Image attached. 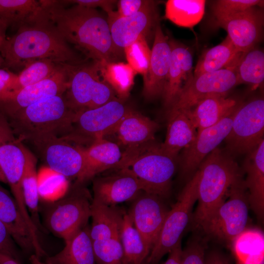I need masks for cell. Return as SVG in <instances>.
Here are the masks:
<instances>
[{
    "label": "cell",
    "mask_w": 264,
    "mask_h": 264,
    "mask_svg": "<svg viewBox=\"0 0 264 264\" xmlns=\"http://www.w3.org/2000/svg\"><path fill=\"white\" fill-rule=\"evenodd\" d=\"M0 253L21 261L16 243L5 225L0 220Z\"/></svg>",
    "instance_id": "obj_46"
},
{
    "label": "cell",
    "mask_w": 264,
    "mask_h": 264,
    "mask_svg": "<svg viewBox=\"0 0 264 264\" xmlns=\"http://www.w3.org/2000/svg\"><path fill=\"white\" fill-rule=\"evenodd\" d=\"M205 2L204 0H168L165 17L179 26L192 28L203 18Z\"/></svg>",
    "instance_id": "obj_34"
},
{
    "label": "cell",
    "mask_w": 264,
    "mask_h": 264,
    "mask_svg": "<svg viewBox=\"0 0 264 264\" xmlns=\"http://www.w3.org/2000/svg\"><path fill=\"white\" fill-rule=\"evenodd\" d=\"M64 66L47 60L33 62L26 65L17 76L12 85L11 92L34 84L54 74Z\"/></svg>",
    "instance_id": "obj_40"
},
{
    "label": "cell",
    "mask_w": 264,
    "mask_h": 264,
    "mask_svg": "<svg viewBox=\"0 0 264 264\" xmlns=\"http://www.w3.org/2000/svg\"><path fill=\"white\" fill-rule=\"evenodd\" d=\"M0 53L3 66L7 69L23 68L41 60L62 66H78L84 62L47 20L44 11L38 19L20 27L6 39Z\"/></svg>",
    "instance_id": "obj_2"
},
{
    "label": "cell",
    "mask_w": 264,
    "mask_h": 264,
    "mask_svg": "<svg viewBox=\"0 0 264 264\" xmlns=\"http://www.w3.org/2000/svg\"><path fill=\"white\" fill-rule=\"evenodd\" d=\"M4 60L0 53V67L3 65Z\"/></svg>",
    "instance_id": "obj_55"
},
{
    "label": "cell",
    "mask_w": 264,
    "mask_h": 264,
    "mask_svg": "<svg viewBox=\"0 0 264 264\" xmlns=\"http://www.w3.org/2000/svg\"><path fill=\"white\" fill-rule=\"evenodd\" d=\"M0 181H2L3 182H6V179L2 173V171L0 168Z\"/></svg>",
    "instance_id": "obj_54"
},
{
    "label": "cell",
    "mask_w": 264,
    "mask_h": 264,
    "mask_svg": "<svg viewBox=\"0 0 264 264\" xmlns=\"http://www.w3.org/2000/svg\"></svg>",
    "instance_id": "obj_57"
},
{
    "label": "cell",
    "mask_w": 264,
    "mask_h": 264,
    "mask_svg": "<svg viewBox=\"0 0 264 264\" xmlns=\"http://www.w3.org/2000/svg\"><path fill=\"white\" fill-rule=\"evenodd\" d=\"M197 134L188 111L171 108L168 110L167 132L161 148L169 155L176 158L179 151L187 147Z\"/></svg>",
    "instance_id": "obj_26"
},
{
    "label": "cell",
    "mask_w": 264,
    "mask_h": 264,
    "mask_svg": "<svg viewBox=\"0 0 264 264\" xmlns=\"http://www.w3.org/2000/svg\"><path fill=\"white\" fill-rule=\"evenodd\" d=\"M238 106L236 100L226 95H213L203 99L187 111L198 132L215 125Z\"/></svg>",
    "instance_id": "obj_28"
},
{
    "label": "cell",
    "mask_w": 264,
    "mask_h": 264,
    "mask_svg": "<svg viewBox=\"0 0 264 264\" xmlns=\"http://www.w3.org/2000/svg\"><path fill=\"white\" fill-rule=\"evenodd\" d=\"M155 4L147 0H120L117 2V14L121 17L132 16Z\"/></svg>",
    "instance_id": "obj_45"
},
{
    "label": "cell",
    "mask_w": 264,
    "mask_h": 264,
    "mask_svg": "<svg viewBox=\"0 0 264 264\" xmlns=\"http://www.w3.org/2000/svg\"><path fill=\"white\" fill-rule=\"evenodd\" d=\"M246 155L243 166L246 178L244 181L249 205L257 218L262 220L264 215V140Z\"/></svg>",
    "instance_id": "obj_25"
},
{
    "label": "cell",
    "mask_w": 264,
    "mask_h": 264,
    "mask_svg": "<svg viewBox=\"0 0 264 264\" xmlns=\"http://www.w3.org/2000/svg\"><path fill=\"white\" fill-rule=\"evenodd\" d=\"M231 243L238 261L247 264H259L264 261V237L261 231L246 229Z\"/></svg>",
    "instance_id": "obj_33"
},
{
    "label": "cell",
    "mask_w": 264,
    "mask_h": 264,
    "mask_svg": "<svg viewBox=\"0 0 264 264\" xmlns=\"http://www.w3.org/2000/svg\"><path fill=\"white\" fill-rule=\"evenodd\" d=\"M117 171L115 174L94 180L93 201L108 206H115L132 200L144 191L142 185L134 176L124 170Z\"/></svg>",
    "instance_id": "obj_21"
},
{
    "label": "cell",
    "mask_w": 264,
    "mask_h": 264,
    "mask_svg": "<svg viewBox=\"0 0 264 264\" xmlns=\"http://www.w3.org/2000/svg\"><path fill=\"white\" fill-rule=\"evenodd\" d=\"M75 113L62 95L43 99L7 118L18 138L35 145L53 138H66Z\"/></svg>",
    "instance_id": "obj_3"
},
{
    "label": "cell",
    "mask_w": 264,
    "mask_h": 264,
    "mask_svg": "<svg viewBox=\"0 0 264 264\" xmlns=\"http://www.w3.org/2000/svg\"><path fill=\"white\" fill-rule=\"evenodd\" d=\"M70 66H64L47 79L10 92L0 101V110L9 117L43 99L63 95L68 87Z\"/></svg>",
    "instance_id": "obj_12"
},
{
    "label": "cell",
    "mask_w": 264,
    "mask_h": 264,
    "mask_svg": "<svg viewBox=\"0 0 264 264\" xmlns=\"http://www.w3.org/2000/svg\"><path fill=\"white\" fill-rule=\"evenodd\" d=\"M0 220L16 244L25 251L34 254V242L30 230L14 197L0 184Z\"/></svg>",
    "instance_id": "obj_27"
},
{
    "label": "cell",
    "mask_w": 264,
    "mask_h": 264,
    "mask_svg": "<svg viewBox=\"0 0 264 264\" xmlns=\"http://www.w3.org/2000/svg\"><path fill=\"white\" fill-rule=\"evenodd\" d=\"M42 14L40 0H0V20L6 28H19L37 20Z\"/></svg>",
    "instance_id": "obj_32"
},
{
    "label": "cell",
    "mask_w": 264,
    "mask_h": 264,
    "mask_svg": "<svg viewBox=\"0 0 264 264\" xmlns=\"http://www.w3.org/2000/svg\"><path fill=\"white\" fill-rule=\"evenodd\" d=\"M182 252L180 241L168 253L169 256L163 264H181Z\"/></svg>",
    "instance_id": "obj_49"
},
{
    "label": "cell",
    "mask_w": 264,
    "mask_h": 264,
    "mask_svg": "<svg viewBox=\"0 0 264 264\" xmlns=\"http://www.w3.org/2000/svg\"><path fill=\"white\" fill-rule=\"evenodd\" d=\"M158 129L157 123L129 108L110 135H115L118 144L127 148L154 140Z\"/></svg>",
    "instance_id": "obj_24"
},
{
    "label": "cell",
    "mask_w": 264,
    "mask_h": 264,
    "mask_svg": "<svg viewBox=\"0 0 264 264\" xmlns=\"http://www.w3.org/2000/svg\"><path fill=\"white\" fill-rule=\"evenodd\" d=\"M29 261L31 264H46L45 263L42 262L41 261L40 258L34 254H33L30 256Z\"/></svg>",
    "instance_id": "obj_53"
},
{
    "label": "cell",
    "mask_w": 264,
    "mask_h": 264,
    "mask_svg": "<svg viewBox=\"0 0 264 264\" xmlns=\"http://www.w3.org/2000/svg\"><path fill=\"white\" fill-rule=\"evenodd\" d=\"M242 54L227 36L221 43L202 53L194 70V76L237 66Z\"/></svg>",
    "instance_id": "obj_31"
},
{
    "label": "cell",
    "mask_w": 264,
    "mask_h": 264,
    "mask_svg": "<svg viewBox=\"0 0 264 264\" xmlns=\"http://www.w3.org/2000/svg\"><path fill=\"white\" fill-rule=\"evenodd\" d=\"M17 76V74L7 69L0 68V101L10 92Z\"/></svg>",
    "instance_id": "obj_48"
},
{
    "label": "cell",
    "mask_w": 264,
    "mask_h": 264,
    "mask_svg": "<svg viewBox=\"0 0 264 264\" xmlns=\"http://www.w3.org/2000/svg\"><path fill=\"white\" fill-rule=\"evenodd\" d=\"M264 100L256 98L237 107L231 130L225 138L232 156L248 154L264 140Z\"/></svg>",
    "instance_id": "obj_10"
},
{
    "label": "cell",
    "mask_w": 264,
    "mask_h": 264,
    "mask_svg": "<svg viewBox=\"0 0 264 264\" xmlns=\"http://www.w3.org/2000/svg\"><path fill=\"white\" fill-rule=\"evenodd\" d=\"M76 184L69 194L51 202L45 214L48 229L65 241L87 225L92 199L88 191Z\"/></svg>",
    "instance_id": "obj_8"
},
{
    "label": "cell",
    "mask_w": 264,
    "mask_h": 264,
    "mask_svg": "<svg viewBox=\"0 0 264 264\" xmlns=\"http://www.w3.org/2000/svg\"><path fill=\"white\" fill-rule=\"evenodd\" d=\"M120 238L123 264H146L150 252L127 213L124 214Z\"/></svg>",
    "instance_id": "obj_36"
},
{
    "label": "cell",
    "mask_w": 264,
    "mask_h": 264,
    "mask_svg": "<svg viewBox=\"0 0 264 264\" xmlns=\"http://www.w3.org/2000/svg\"><path fill=\"white\" fill-rule=\"evenodd\" d=\"M171 59L169 72L162 94L164 105L168 110L178 95L194 78L193 56L184 45L169 40Z\"/></svg>",
    "instance_id": "obj_22"
},
{
    "label": "cell",
    "mask_w": 264,
    "mask_h": 264,
    "mask_svg": "<svg viewBox=\"0 0 264 264\" xmlns=\"http://www.w3.org/2000/svg\"><path fill=\"white\" fill-rule=\"evenodd\" d=\"M92 243L96 264H123L120 238L96 240Z\"/></svg>",
    "instance_id": "obj_41"
},
{
    "label": "cell",
    "mask_w": 264,
    "mask_h": 264,
    "mask_svg": "<svg viewBox=\"0 0 264 264\" xmlns=\"http://www.w3.org/2000/svg\"><path fill=\"white\" fill-rule=\"evenodd\" d=\"M111 39L120 52L134 43L141 36L145 37L159 22L155 4L132 16L121 17L116 11L107 13Z\"/></svg>",
    "instance_id": "obj_15"
},
{
    "label": "cell",
    "mask_w": 264,
    "mask_h": 264,
    "mask_svg": "<svg viewBox=\"0 0 264 264\" xmlns=\"http://www.w3.org/2000/svg\"><path fill=\"white\" fill-rule=\"evenodd\" d=\"M100 63L103 78L114 90L117 97L121 100L128 97L134 84L136 72L129 64Z\"/></svg>",
    "instance_id": "obj_37"
},
{
    "label": "cell",
    "mask_w": 264,
    "mask_h": 264,
    "mask_svg": "<svg viewBox=\"0 0 264 264\" xmlns=\"http://www.w3.org/2000/svg\"><path fill=\"white\" fill-rule=\"evenodd\" d=\"M227 197L200 228L215 239L232 242L246 229L248 221V193L242 177L231 187Z\"/></svg>",
    "instance_id": "obj_7"
},
{
    "label": "cell",
    "mask_w": 264,
    "mask_h": 264,
    "mask_svg": "<svg viewBox=\"0 0 264 264\" xmlns=\"http://www.w3.org/2000/svg\"><path fill=\"white\" fill-rule=\"evenodd\" d=\"M256 6L216 20L217 25L226 31L234 45L242 53L254 47L262 38L264 13Z\"/></svg>",
    "instance_id": "obj_17"
},
{
    "label": "cell",
    "mask_w": 264,
    "mask_h": 264,
    "mask_svg": "<svg viewBox=\"0 0 264 264\" xmlns=\"http://www.w3.org/2000/svg\"><path fill=\"white\" fill-rule=\"evenodd\" d=\"M64 4L72 3L88 8L100 7L107 13L113 11V8L116 2L112 0H61Z\"/></svg>",
    "instance_id": "obj_47"
},
{
    "label": "cell",
    "mask_w": 264,
    "mask_h": 264,
    "mask_svg": "<svg viewBox=\"0 0 264 264\" xmlns=\"http://www.w3.org/2000/svg\"><path fill=\"white\" fill-rule=\"evenodd\" d=\"M25 161L22 178L24 202L30 216L36 227H40L36 159L23 146Z\"/></svg>",
    "instance_id": "obj_35"
},
{
    "label": "cell",
    "mask_w": 264,
    "mask_h": 264,
    "mask_svg": "<svg viewBox=\"0 0 264 264\" xmlns=\"http://www.w3.org/2000/svg\"><path fill=\"white\" fill-rule=\"evenodd\" d=\"M205 264H231V263L223 254L214 251L205 257Z\"/></svg>",
    "instance_id": "obj_50"
},
{
    "label": "cell",
    "mask_w": 264,
    "mask_h": 264,
    "mask_svg": "<svg viewBox=\"0 0 264 264\" xmlns=\"http://www.w3.org/2000/svg\"><path fill=\"white\" fill-rule=\"evenodd\" d=\"M150 62L143 77V94L148 100L162 95L171 59V49L168 37L163 33L159 22L154 30Z\"/></svg>",
    "instance_id": "obj_20"
},
{
    "label": "cell",
    "mask_w": 264,
    "mask_h": 264,
    "mask_svg": "<svg viewBox=\"0 0 264 264\" xmlns=\"http://www.w3.org/2000/svg\"><path fill=\"white\" fill-rule=\"evenodd\" d=\"M197 172L198 204L193 216L201 227L225 200L231 187L242 177L233 157L219 147L204 158Z\"/></svg>",
    "instance_id": "obj_4"
},
{
    "label": "cell",
    "mask_w": 264,
    "mask_h": 264,
    "mask_svg": "<svg viewBox=\"0 0 264 264\" xmlns=\"http://www.w3.org/2000/svg\"><path fill=\"white\" fill-rule=\"evenodd\" d=\"M63 249L47 258L46 264H96L90 228L86 226L65 240Z\"/></svg>",
    "instance_id": "obj_29"
},
{
    "label": "cell",
    "mask_w": 264,
    "mask_h": 264,
    "mask_svg": "<svg viewBox=\"0 0 264 264\" xmlns=\"http://www.w3.org/2000/svg\"><path fill=\"white\" fill-rule=\"evenodd\" d=\"M124 170L140 182L144 191L162 198L169 194L176 169V158L167 154L154 140L126 148L114 168Z\"/></svg>",
    "instance_id": "obj_5"
},
{
    "label": "cell",
    "mask_w": 264,
    "mask_h": 264,
    "mask_svg": "<svg viewBox=\"0 0 264 264\" xmlns=\"http://www.w3.org/2000/svg\"><path fill=\"white\" fill-rule=\"evenodd\" d=\"M238 84H247L255 88L264 80V53L253 47L242 53L236 66Z\"/></svg>",
    "instance_id": "obj_38"
},
{
    "label": "cell",
    "mask_w": 264,
    "mask_h": 264,
    "mask_svg": "<svg viewBox=\"0 0 264 264\" xmlns=\"http://www.w3.org/2000/svg\"><path fill=\"white\" fill-rule=\"evenodd\" d=\"M6 28V27L0 20V49L6 39L5 37Z\"/></svg>",
    "instance_id": "obj_52"
},
{
    "label": "cell",
    "mask_w": 264,
    "mask_h": 264,
    "mask_svg": "<svg viewBox=\"0 0 264 264\" xmlns=\"http://www.w3.org/2000/svg\"><path fill=\"white\" fill-rule=\"evenodd\" d=\"M65 96L76 112L93 109L117 98L114 90L103 78L100 62L70 66L68 87Z\"/></svg>",
    "instance_id": "obj_6"
},
{
    "label": "cell",
    "mask_w": 264,
    "mask_h": 264,
    "mask_svg": "<svg viewBox=\"0 0 264 264\" xmlns=\"http://www.w3.org/2000/svg\"><path fill=\"white\" fill-rule=\"evenodd\" d=\"M85 164L76 184L82 185L97 174L114 169L122 156L119 145L113 142L101 138L94 139L92 144L84 148Z\"/></svg>",
    "instance_id": "obj_23"
},
{
    "label": "cell",
    "mask_w": 264,
    "mask_h": 264,
    "mask_svg": "<svg viewBox=\"0 0 264 264\" xmlns=\"http://www.w3.org/2000/svg\"><path fill=\"white\" fill-rule=\"evenodd\" d=\"M198 181L196 172L183 189L176 202L169 211L146 264H158L161 258L181 241L198 199Z\"/></svg>",
    "instance_id": "obj_9"
},
{
    "label": "cell",
    "mask_w": 264,
    "mask_h": 264,
    "mask_svg": "<svg viewBox=\"0 0 264 264\" xmlns=\"http://www.w3.org/2000/svg\"><path fill=\"white\" fill-rule=\"evenodd\" d=\"M128 64L136 72L144 77L150 62L151 50L146 37L141 36L134 43L124 49Z\"/></svg>",
    "instance_id": "obj_42"
},
{
    "label": "cell",
    "mask_w": 264,
    "mask_h": 264,
    "mask_svg": "<svg viewBox=\"0 0 264 264\" xmlns=\"http://www.w3.org/2000/svg\"><path fill=\"white\" fill-rule=\"evenodd\" d=\"M264 0H219L212 6L216 20L228 17L253 6H262Z\"/></svg>",
    "instance_id": "obj_43"
},
{
    "label": "cell",
    "mask_w": 264,
    "mask_h": 264,
    "mask_svg": "<svg viewBox=\"0 0 264 264\" xmlns=\"http://www.w3.org/2000/svg\"><path fill=\"white\" fill-rule=\"evenodd\" d=\"M44 13L68 43L94 61L115 63L121 52L113 43L107 18L95 8L75 4L66 7L61 0H40Z\"/></svg>",
    "instance_id": "obj_1"
},
{
    "label": "cell",
    "mask_w": 264,
    "mask_h": 264,
    "mask_svg": "<svg viewBox=\"0 0 264 264\" xmlns=\"http://www.w3.org/2000/svg\"><path fill=\"white\" fill-rule=\"evenodd\" d=\"M37 182L39 198L49 203L62 198L68 190L66 177L48 166L37 172Z\"/></svg>",
    "instance_id": "obj_39"
},
{
    "label": "cell",
    "mask_w": 264,
    "mask_h": 264,
    "mask_svg": "<svg viewBox=\"0 0 264 264\" xmlns=\"http://www.w3.org/2000/svg\"><path fill=\"white\" fill-rule=\"evenodd\" d=\"M0 264H22L21 261L0 253Z\"/></svg>",
    "instance_id": "obj_51"
},
{
    "label": "cell",
    "mask_w": 264,
    "mask_h": 264,
    "mask_svg": "<svg viewBox=\"0 0 264 264\" xmlns=\"http://www.w3.org/2000/svg\"><path fill=\"white\" fill-rule=\"evenodd\" d=\"M237 264H245V263H242V262H239V261H237ZM264 264V261L261 263L260 264Z\"/></svg>",
    "instance_id": "obj_56"
},
{
    "label": "cell",
    "mask_w": 264,
    "mask_h": 264,
    "mask_svg": "<svg viewBox=\"0 0 264 264\" xmlns=\"http://www.w3.org/2000/svg\"><path fill=\"white\" fill-rule=\"evenodd\" d=\"M23 145L18 138L4 113L0 110V168L22 217H29L22 184L25 158Z\"/></svg>",
    "instance_id": "obj_11"
},
{
    "label": "cell",
    "mask_w": 264,
    "mask_h": 264,
    "mask_svg": "<svg viewBox=\"0 0 264 264\" xmlns=\"http://www.w3.org/2000/svg\"><path fill=\"white\" fill-rule=\"evenodd\" d=\"M162 198L157 195L141 191L132 200L128 213L150 252L169 211Z\"/></svg>",
    "instance_id": "obj_14"
},
{
    "label": "cell",
    "mask_w": 264,
    "mask_h": 264,
    "mask_svg": "<svg viewBox=\"0 0 264 264\" xmlns=\"http://www.w3.org/2000/svg\"><path fill=\"white\" fill-rule=\"evenodd\" d=\"M124 214L115 206H108L92 200V224L90 228L91 241L120 238Z\"/></svg>",
    "instance_id": "obj_30"
},
{
    "label": "cell",
    "mask_w": 264,
    "mask_h": 264,
    "mask_svg": "<svg viewBox=\"0 0 264 264\" xmlns=\"http://www.w3.org/2000/svg\"><path fill=\"white\" fill-rule=\"evenodd\" d=\"M236 68V66L229 67L194 77L170 109L189 110L206 97L226 95L231 89L239 85Z\"/></svg>",
    "instance_id": "obj_13"
},
{
    "label": "cell",
    "mask_w": 264,
    "mask_h": 264,
    "mask_svg": "<svg viewBox=\"0 0 264 264\" xmlns=\"http://www.w3.org/2000/svg\"><path fill=\"white\" fill-rule=\"evenodd\" d=\"M48 167L66 177H76L84 169V147L69 143L65 138H53L35 145Z\"/></svg>",
    "instance_id": "obj_18"
},
{
    "label": "cell",
    "mask_w": 264,
    "mask_h": 264,
    "mask_svg": "<svg viewBox=\"0 0 264 264\" xmlns=\"http://www.w3.org/2000/svg\"><path fill=\"white\" fill-rule=\"evenodd\" d=\"M236 109L215 125L197 132L193 142L183 150L180 161L183 176H193L204 158L225 140Z\"/></svg>",
    "instance_id": "obj_16"
},
{
    "label": "cell",
    "mask_w": 264,
    "mask_h": 264,
    "mask_svg": "<svg viewBox=\"0 0 264 264\" xmlns=\"http://www.w3.org/2000/svg\"><path fill=\"white\" fill-rule=\"evenodd\" d=\"M204 251L199 238L192 239L182 250L181 264H205Z\"/></svg>",
    "instance_id": "obj_44"
},
{
    "label": "cell",
    "mask_w": 264,
    "mask_h": 264,
    "mask_svg": "<svg viewBox=\"0 0 264 264\" xmlns=\"http://www.w3.org/2000/svg\"><path fill=\"white\" fill-rule=\"evenodd\" d=\"M128 109L117 98L99 107L76 111L74 124L94 139L105 138L111 134Z\"/></svg>",
    "instance_id": "obj_19"
}]
</instances>
